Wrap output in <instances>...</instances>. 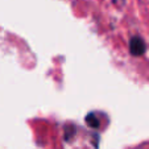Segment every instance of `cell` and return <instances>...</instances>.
<instances>
[{"mask_svg": "<svg viewBox=\"0 0 149 149\" xmlns=\"http://www.w3.org/2000/svg\"><path fill=\"white\" fill-rule=\"evenodd\" d=\"M130 50L132 56H143L146 50V45L141 37H132L130 42Z\"/></svg>", "mask_w": 149, "mask_h": 149, "instance_id": "1", "label": "cell"}]
</instances>
